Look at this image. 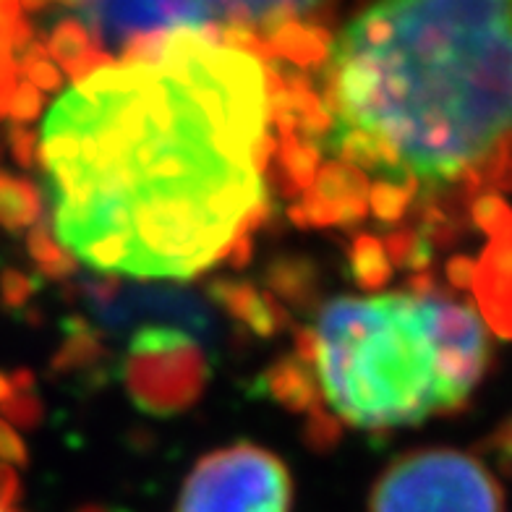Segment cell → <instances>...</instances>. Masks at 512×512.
<instances>
[{
	"mask_svg": "<svg viewBox=\"0 0 512 512\" xmlns=\"http://www.w3.org/2000/svg\"><path fill=\"white\" fill-rule=\"evenodd\" d=\"M507 450H510V455H512V429H510V439H507Z\"/></svg>",
	"mask_w": 512,
	"mask_h": 512,
	"instance_id": "obj_17",
	"label": "cell"
},
{
	"mask_svg": "<svg viewBox=\"0 0 512 512\" xmlns=\"http://www.w3.org/2000/svg\"><path fill=\"white\" fill-rule=\"evenodd\" d=\"M40 212V199L29 181L0 173V225L21 230L32 225Z\"/></svg>",
	"mask_w": 512,
	"mask_h": 512,
	"instance_id": "obj_11",
	"label": "cell"
},
{
	"mask_svg": "<svg viewBox=\"0 0 512 512\" xmlns=\"http://www.w3.org/2000/svg\"><path fill=\"white\" fill-rule=\"evenodd\" d=\"M369 512H505L492 471L463 450L408 452L377 479Z\"/></svg>",
	"mask_w": 512,
	"mask_h": 512,
	"instance_id": "obj_4",
	"label": "cell"
},
{
	"mask_svg": "<svg viewBox=\"0 0 512 512\" xmlns=\"http://www.w3.org/2000/svg\"><path fill=\"white\" fill-rule=\"evenodd\" d=\"M16 499H19V481L8 465H0V512H21Z\"/></svg>",
	"mask_w": 512,
	"mask_h": 512,
	"instance_id": "obj_15",
	"label": "cell"
},
{
	"mask_svg": "<svg viewBox=\"0 0 512 512\" xmlns=\"http://www.w3.org/2000/svg\"><path fill=\"white\" fill-rule=\"evenodd\" d=\"M0 460H6L11 465H24L27 463V450H24V442L16 434V429L11 424H6L0 418Z\"/></svg>",
	"mask_w": 512,
	"mask_h": 512,
	"instance_id": "obj_14",
	"label": "cell"
},
{
	"mask_svg": "<svg viewBox=\"0 0 512 512\" xmlns=\"http://www.w3.org/2000/svg\"><path fill=\"white\" fill-rule=\"evenodd\" d=\"M262 42L186 29L74 76L42 123L53 236L102 272L196 277L267 209L280 76Z\"/></svg>",
	"mask_w": 512,
	"mask_h": 512,
	"instance_id": "obj_1",
	"label": "cell"
},
{
	"mask_svg": "<svg viewBox=\"0 0 512 512\" xmlns=\"http://www.w3.org/2000/svg\"><path fill=\"white\" fill-rule=\"evenodd\" d=\"M324 144L452 230L512 191V0H361L322 61Z\"/></svg>",
	"mask_w": 512,
	"mask_h": 512,
	"instance_id": "obj_2",
	"label": "cell"
},
{
	"mask_svg": "<svg viewBox=\"0 0 512 512\" xmlns=\"http://www.w3.org/2000/svg\"><path fill=\"white\" fill-rule=\"evenodd\" d=\"M306 343L324 400L358 429L458 411L492 364L479 314L437 288L337 298Z\"/></svg>",
	"mask_w": 512,
	"mask_h": 512,
	"instance_id": "obj_3",
	"label": "cell"
},
{
	"mask_svg": "<svg viewBox=\"0 0 512 512\" xmlns=\"http://www.w3.org/2000/svg\"><path fill=\"white\" fill-rule=\"evenodd\" d=\"M293 481L275 452L233 445L204 455L183 484L178 512H290Z\"/></svg>",
	"mask_w": 512,
	"mask_h": 512,
	"instance_id": "obj_5",
	"label": "cell"
},
{
	"mask_svg": "<svg viewBox=\"0 0 512 512\" xmlns=\"http://www.w3.org/2000/svg\"><path fill=\"white\" fill-rule=\"evenodd\" d=\"M471 223L489 236L481 256L471 262L468 288L494 332L512 337V209L502 196L473 204Z\"/></svg>",
	"mask_w": 512,
	"mask_h": 512,
	"instance_id": "obj_8",
	"label": "cell"
},
{
	"mask_svg": "<svg viewBox=\"0 0 512 512\" xmlns=\"http://www.w3.org/2000/svg\"><path fill=\"white\" fill-rule=\"evenodd\" d=\"M369 207V186L351 165L335 162L314 181L304 199V215L311 223H332L361 217Z\"/></svg>",
	"mask_w": 512,
	"mask_h": 512,
	"instance_id": "obj_10",
	"label": "cell"
},
{
	"mask_svg": "<svg viewBox=\"0 0 512 512\" xmlns=\"http://www.w3.org/2000/svg\"><path fill=\"white\" fill-rule=\"evenodd\" d=\"M217 32L246 34L264 50L293 29H324L337 0H204Z\"/></svg>",
	"mask_w": 512,
	"mask_h": 512,
	"instance_id": "obj_9",
	"label": "cell"
},
{
	"mask_svg": "<svg viewBox=\"0 0 512 512\" xmlns=\"http://www.w3.org/2000/svg\"><path fill=\"white\" fill-rule=\"evenodd\" d=\"M40 97V89L32 87L29 81H21V84H16L11 102H8V115L14 121H29L40 110Z\"/></svg>",
	"mask_w": 512,
	"mask_h": 512,
	"instance_id": "obj_13",
	"label": "cell"
},
{
	"mask_svg": "<svg viewBox=\"0 0 512 512\" xmlns=\"http://www.w3.org/2000/svg\"><path fill=\"white\" fill-rule=\"evenodd\" d=\"M74 14L92 48L108 58L157 34L212 29L204 0H79Z\"/></svg>",
	"mask_w": 512,
	"mask_h": 512,
	"instance_id": "obj_6",
	"label": "cell"
},
{
	"mask_svg": "<svg viewBox=\"0 0 512 512\" xmlns=\"http://www.w3.org/2000/svg\"><path fill=\"white\" fill-rule=\"evenodd\" d=\"M14 390V379H8L6 374H0V403H8V400L14 398Z\"/></svg>",
	"mask_w": 512,
	"mask_h": 512,
	"instance_id": "obj_16",
	"label": "cell"
},
{
	"mask_svg": "<svg viewBox=\"0 0 512 512\" xmlns=\"http://www.w3.org/2000/svg\"><path fill=\"white\" fill-rule=\"evenodd\" d=\"M353 272L358 283L364 285H382V280L390 275V259L374 238H361L353 249Z\"/></svg>",
	"mask_w": 512,
	"mask_h": 512,
	"instance_id": "obj_12",
	"label": "cell"
},
{
	"mask_svg": "<svg viewBox=\"0 0 512 512\" xmlns=\"http://www.w3.org/2000/svg\"><path fill=\"white\" fill-rule=\"evenodd\" d=\"M89 301L102 324L113 330H142V327H176L202 340L212 327L202 298L178 288H121V285H92Z\"/></svg>",
	"mask_w": 512,
	"mask_h": 512,
	"instance_id": "obj_7",
	"label": "cell"
},
{
	"mask_svg": "<svg viewBox=\"0 0 512 512\" xmlns=\"http://www.w3.org/2000/svg\"><path fill=\"white\" fill-rule=\"evenodd\" d=\"M89 512H95V510H89Z\"/></svg>",
	"mask_w": 512,
	"mask_h": 512,
	"instance_id": "obj_18",
	"label": "cell"
}]
</instances>
